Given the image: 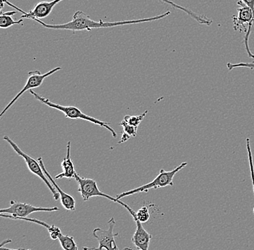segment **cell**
<instances>
[{"instance_id": "cell-12", "label": "cell", "mask_w": 254, "mask_h": 250, "mask_svg": "<svg viewBox=\"0 0 254 250\" xmlns=\"http://www.w3.org/2000/svg\"><path fill=\"white\" fill-rule=\"evenodd\" d=\"M134 221L136 222V229L131 238V242L134 244L136 249L147 250L149 249L152 236L144 229L142 223L139 220L136 219Z\"/></svg>"}, {"instance_id": "cell-2", "label": "cell", "mask_w": 254, "mask_h": 250, "mask_svg": "<svg viewBox=\"0 0 254 250\" xmlns=\"http://www.w3.org/2000/svg\"><path fill=\"white\" fill-rule=\"evenodd\" d=\"M30 93H31V95H33V97L40 101V102H42L44 105L63 112L66 118H69V119H81L90 122V123H93V124L98 125V126L105 128L108 131H110L113 137H117V132L114 131L113 128L109 126V123H107V122L100 121V120L96 119V118H93V117L87 115L86 114L82 113L77 107H73V106H64L52 102V101L49 100L47 98L43 97L41 95L38 94V93L33 91L32 90H30Z\"/></svg>"}, {"instance_id": "cell-9", "label": "cell", "mask_w": 254, "mask_h": 250, "mask_svg": "<svg viewBox=\"0 0 254 250\" xmlns=\"http://www.w3.org/2000/svg\"><path fill=\"white\" fill-rule=\"evenodd\" d=\"M64 0H52L51 1H40L38 3L33 9L30 12H27L23 11V9L19 8L15 4H11L8 0H1V7L3 8V5L4 3L10 6V7H14L17 9L18 12H21L23 15H21L20 18L22 19H31L32 18H37V19H44L49 16L51 13H52V10L57 4L61 2Z\"/></svg>"}, {"instance_id": "cell-17", "label": "cell", "mask_w": 254, "mask_h": 250, "mask_svg": "<svg viewBox=\"0 0 254 250\" xmlns=\"http://www.w3.org/2000/svg\"><path fill=\"white\" fill-rule=\"evenodd\" d=\"M23 23V19L15 20L11 15H3L1 14L0 16V28L1 29H6L14 25H21Z\"/></svg>"}, {"instance_id": "cell-22", "label": "cell", "mask_w": 254, "mask_h": 250, "mask_svg": "<svg viewBox=\"0 0 254 250\" xmlns=\"http://www.w3.org/2000/svg\"><path fill=\"white\" fill-rule=\"evenodd\" d=\"M241 1H244L246 5L249 6L253 10L254 13V0H241Z\"/></svg>"}, {"instance_id": "cell-18", "label": "cell", "mask_w": 254, "mask_h": 250, "mask_svg": "<svg viewBox=\"0 0 254 250\" xmlns=\"http://www.w3.org/2000/svg\"><path fill=\"white\" fill-rule=\"evenodd\" d=\"M246 148H247L248 158H249V167H250L251 177H252V185L254 194V164L253 155H252V147H251L250 139H246Z\"/></svg>"}, {"instance_id": "cell-5", "label": "cell", "mask_w": 254, "mask_h": 250, "mask_svg": "<svg viewBox=\"0 0 254 250\" xmlns=\"http://www.w3.org/2000/svg\"><path fill=\"white\" fill-rule=\"evenodd\" d=\"M74 179L78 183V191L81 196H82L84 201H87V200H90L93 197L105 198V199H109L111 201L120 204L122 206L125 207L128 210V213L132 216L133 218L136 217V212L134 210L131 209L125 202H122V200H119L117 197H112L110 195L101 192L99 188H98L96 181L93 180V179L82 178V177L79 176L77 172H76L75 175H74Z\"/></svg>"}, {"instance_id": "cell-13", "label": "cell", "mask_w": 254, "mask_h": 250, "mask_svg": "<svg viewBox=\"0 0 254 250\" xmlns=\"http://www.w3.org/2000/svg\"><path fill=\"white\" fill-rule=\"evenodd\" d=\"M160 2L166 3L167 4H169L171 7L174 8L180 9L183 12H185L187 15L191 17L192 19L197 22L198 24L207 25V26H210L212 23V20H211L209 17H206V15H200V14L196 13V12H193L191 9L187 8V7H183L180 4H176L174 1H171V0H158Z\"/></svg>"}, {"instance_id": "cell-7", "label": "cell", "mask_w": 254, "mask_h": 250, "mask_svg": "<svg viewBox=\"0 0 254 250\" xmlns=\"http://www.w3.org/2000/svg\"><path fill=\"white\" fill-rule=\"evenodd\" d=\"M4 140H5L6 142L12 147V148L13 149L14 151H15L17 155L23 157L25 163H26L27 166H28V170L31 171L33 175L39 177L40 179H41V180L44 181V183L47 185V186L49 188V189L50 190L51 192H52V195H53L54 199H55L56 200H58L59 198H60V194L57 192V190L55 189V187L52 184V183L49 181V179L47 178V176H46L44 171H43L42 168H41L39 161L37 162L33 158L30 156L29 155L27 154L26 153L22 151L21 149L16 145L12 139H9L7 136L4 137Z\"/></svg>"}, {"instance_id": "cell-15", "label": "cell", "mask_w": 254, "mask_h": 250, "mask_svg": "<svg viewBox=\"0 0 254 250\" xmlns=\"http://www.w3.org/2000/svg\"><path fill=\"white\" fill-rule=\"evenodd\" d=\"M119 125L123 127L124 131L122 138H121L120 142H119L118 144L125 143V142H127L128 139H131V137H136L138 128L128 124V123H127L124 120L123 121L119 123Z\"/></svg>"}, {"instance_id": "cell-20", "label": "cell", "mask_w": 254, "mask_h": 250, "mask_svg": "<svg viewBox=\"0 0 254 250\" xmlns=\"http://www.w3.org/2000/svg\"><path fill=\"white\" fill-rule=\"evenodd\" d=\"M150 214L149 212L148 208L147 206H142L136 212V217L134 218V220H139L140 222L146 223L150 219Z\"/></svg>"}, {"instance_id": "cell-6", "label": "cell", "mask_w": 254, "mask_h": 250, "mask_svg": "<svg viewBox=\"0 0 254 250\" xmlns=\"http://www.w3.org/2000/svg\"><path fill=\"white\" fill-rule=\"evenodd\" d=\"M59 210L60 208L58 207H52V208L37 207L32 205L31 204L25 203V202L11 200L9 202V206L8 208H1L0 210V213H1V217L17 220L20 218L28 217L29 215L35 212H53Z\"/></svg>"}, {"instance_id": "cell-16", "label": "cell", "mask_w": 254, "mask_h": 250, "mask_svg": "<svg viewBox=\"0 0 254 250\" xmlns=\"http://www.w3.org/2000/svg\"><path fill=\"white\" fill-rule=\"evenodd\" d=\"M59 240H60V245H61L62 248L64 250H77V244L74 241V237H69L68 235H64L62 234L60 237H59Z\"/></svg>"}, {"instance_id": "cell-4", "label": "cell", "mask_w": 254, "mask_h": 250, "mask_svg": "<svg viewBox=\"0 0 254 250\" xmlns=\"http://www.w3.org/2000/svg\"><path fill=\"white\" fill-rule=\"evenodd\" d=\"M188 163L182 162L180 165L176 167L174 170L171 171H166L164 169H161L160 173L152 182L144 185V186L138 187L134 189L130 190L126 192L122 193L121 194L117 195V199L121 200L123 198L127 196H131V195L139 194V193L148 192L151 189H158V188H165V187L173 186L174 185V178L175 175L182 170L183 168L187 166Z\"/></svg>"}, {"instance_id": "cell-10", "label": "cell", "mask_w": 254, "mask_h": 250, "mask_svg": "<svg viewBox=\"0 0 254 250\" xmlns=\"http://www.w3.org/2000/svg\"><path fill=\"white\" fill-rule=\"evenodd\" d=\"M108 223H109V227L107 230H103L99 227L93 229V237L98 240V244H99L98 249L119 250L115 240L116 237H117L119 234L114 232V226L116 225L115 218H111Z\"/></svg>"}, {"instance_id": "cell-11", "label": "cell", "mask_w": 254, "mask_h": 250, "mask_svg": "<svg viewBox=\"0 0 254 250\" xmlns=\"http://www.w3.org/2000/svg\"><path fill=\"white\" fill-rule=\"evenodd\" d=\"M38 161H39L40 165H41V168H42L43 171H44L46 176L47 177L49 181L52 183V184L53 185L54 187H55V189L57 190V192L60 194V200H61V203L64 208L66 210H71V211H74V210H75V200H74V198L70 196V195L64 192L63 190L60 188V187L56 183L55 179L52 178L50 174H49L47 168H46L44 161H43L42 157H39V159H38Z\"/></svg>"}, {"instance_id": "cell-14", "label": "cell", "mask_w": 254, "mask_h": 250, "mask_svg": "<svg viewBox=\"0 0 254 250\" xmlns=\"http://www.w3.org/2000/svg\"><path fill=\"white\" fill-rule=\"evenodd\" d=\"M71 142H69L66 146V157L64 159L62 162V167H63V172L59 174L55 177V180L61 178H74V175L76 174L75 168H74V164L71 159Z\"/></svg>"}, {"instance_id": "cell-8", "label": "cell", "mask_w": 254, "mask_h": 250, "mask_svg": "<svg viewBox=\"0 0 254 250\" xmlns=\"http://www.w3.org/2000/svg\"><path fill=\"white\" fill-rule=\"evenodd\" d=\"M61 69L62 67L57 66V67L54 68L53 69L49 71V72L45 73V74H41L39 70L31 71V72H28V80H27L25 86L23 87L21 91L17 93V96L9 102V103L5 107H4V110L0 113V117L1 118V117L3 116V115L13 105V104L20 98V96L23 95V93H25V92L28 91V90L39 88L40 86L42 85L43 82H44L46 78L55 74V73L59 72V71L61 70Z\"/></svg>"}, {"instance_id": "cell-19", "label": "cell", "mask_w": 254, "mask_h": 250, "mask_svg": "<svg viewBox=\"0 0 254 250\" xmlns=\"http://www.w3.org/2000/svg\"><path fill=\"white\" fill-rule=\"evenodd\" d=\"M147 113H148V110H146L144 113H143L139 115H136V116L126 115V116L125 117V118H124V121L126 122L127 123H128V124L131 125V126L138 128L139 127L141 122L143 121V119H144V117L146 116Z\"/></svg>"}, {"instance_id": "cell-1", "label": "cell", "mask_w": 254, "mask_h": 250, "mask_svg": "<svg viewBox=\"0 0 254 250\" xmlns=\"http://www.w3.org/2000/svg\"><path fill=\"white\" fill-rule=\"evenodd\" d=\"M171 15L170 11H167L165 13L157 16L147 17V18L137 19V20H123L117 22H104L102 20L95 21L92 20L89 15L82 11L78 10L75 12L73 15L72 20L68 23L64 24L50 25L41 20V19L32 18L31 20L39 23L41 26L47 29L52 30H67V31H91L93 29L99 28H114V27L122 26V25L138 24V23H147V22L155 21L161 20L168 15Z\"/></svg>"}, {"instance_id": "cell-3", "label": "cell", "mask_w": 254, "mask_h": 250, "mask_svg": "<svg viewBox=\"0 0 254 250\" xmlns=\"http://www.w3.org/2000/svg\"><path fill=\"white\" fill-rule=\"evenodd\" d=\"M237 4L238 15L232 16L233 28L238 32L245 33L244 44L246 50L249 58L254 59V54L249 47V38L254 23V13L253 10L241 0L238 1Z\"/></svg>"}, {"instance_id": "cell-23", "label": "cell", "mask_w": 254, "mask_h": 250, "mask_svg": "<svg viewBox=\"0 0 254 250\" xmlns=\"http://www.w3.org/2000/svg\"><path fill=\"white\" fill-rule=\"evenodd\" d=\"M10 242H12V240H4V241L1 244V246H0V249H1V248H2L3 246H4V245H5V244L10 243Z\"/></svg>"}, {"instance_id": "cell-21", "label": "cell", "mask_w": 254, "mask_h": 250, "mask_svg": "<svg viewBox=\"0 0 254 250\" xmlns=\"http://www.w3.org/2000/svg\"><path fill=\"white\" fill-rule=\"evenodd\" d=\"M227 68L228 70L231 71L236 68H248L251 70H254V61L252 62H240L237 64H233V63H227Z\"/></svg>"}]
</instances>
